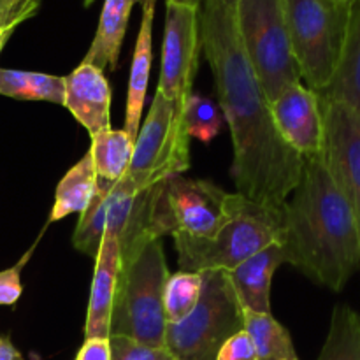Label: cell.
<instances>
[{
  "label": "cell",
  "mask_w": 360,
  "mask_h": 360,
  "mask_svg": "<svg viewBox=\"0 0 360 360\" xmlns=\"http://www.w3.org/2000/svg\"><path fill=\"white\" fill-rule=\"evenodd\" d=\"M185 104L169 101L158 91L155 94L134 143L132 162L127 171L144 186L157 185L190 167V136L183 120Z\"/></svg>",
  "instance_id": "10"
},
{
  "label": "cell",
  "mask_w": 360,
  "mask_h": 360,
  "mask_svg": "<svg viewBox=\"0 0 360 360\" xmlns=\"http://www.w3.org/2000/svg\"><path fill=\"white\" fill-rule=\"evenodd\" d=\"M169 274L160 239L146 243L120 269L111 336H125L146 347L165 348L164 290Z\"/></svg>",
  "instance_id": "5"
},
{
  "label": "cell",
  "mask_w": 360,
  "mask_h": 360,
  "mask_svg": "<svg viewBox=\"0 0 360 360\" xmlns=\"http://www.w3.org/2000/svg\"><path fill=\"white\" fill-rule=\"evenodd\" d=\"M217 360H259L253 340L245 329L229 338L218 352Z\"/></svg>",
  "instance_id": "29"
},
{
  "label": "cell",
  "mask_w": 360,
  "mask_h": 360,
  "mask_svg": "<svg viewBox=\"0 0 360 360\" xmlns=\"http://www.w3.org/2000/svg\"><path fill=\"white\" fill-rule=\"evenodd\" d=\"M283 210H271L241 193H229L227 220L213 238L172 236L179 267L192 273L232 271L271 243H283Z\"/></svg>",
  "instance_id": "4"
},
{
  "label": "cell",
  "mask_w": 360,
  "mask_h": 360,
  "mask_svg": "<svg viewBox=\"0 0 360 360\" xmlns=\"http://www.w3.org/2000/svg\"><path fill=\"white\" fill-rule=\"evenodd\" d=\"M271 118L281 139L302 158L323 151V115L320 97L302 83L290 84L269 102Z\"/></svg>",
  "instance_id": "13"
},
{
  "label": "cell",
  "mask_w": 360,
  "mask_h": 360,
  "mask_svg": "<svg viewBox=\"0 0 360 360\" xmlns=\"http://www.w3.org/2000/svg\"><path fill=\"white\" fill-rule=\"evenodd\" d=\"M90 157L98 179L116 181L129 171L134 155V139L122 130H104L91 136Z\"/></svg>",
  "instance_id": "22"
},
{
  "label": "cell",
  "mask_w": 360,
  "mask_h": 360,
  "mask_svg": "<svg viewBox=\"0 0 360 360\" xmlns=\"http://www.w3.org/2000/svg\"><path fill=\"white\" fill-rule=\"evenodd\" d=\"M0 360H21L20 352L11 343L9 338L0 336Z\"/></svg>",
  "instance_id": "32"
},
{
  "label": "cell",
  "mask_w": 360,
  "mask_h": 360,
  "mask_svg": "<svg viewBox=\"0 0 360 360\" xmlns=\"http://www.w3.org/2000/svg\"><path fill=\"white\" fill-rule=\"evenodd\" d=\"M41 0H0L2 27H18L37 13Z\"/></svg>",
  "instance_id": "30"
},
{
  "label": "cell",
  "mask_w": 360,
  "mask_h": 360,
  "mask_svg": "<svg viewBox=\"0 0 360 360\" xmlns=\"http://www.w3.org/2000/svg\"><path fill=\"white\" fill-rule=\"evenodd\" d=\"M172 360H176V359H172Z\"/></svg>",
  "instance_id": "41"
},
{
  "label": "cell",
  "mask_w": 360,
  "mask_h": 360,
  "mask_svg": "<svg viewBox=\"0 0 360 360\" xmlns=\"http://www.w3.org/2000/svg\"><path fill=\"white\" fill-rule=\"evenodd\" d=\"M63 105L90 136L111 129V86L104 70L81 62L65 77Z\"/></svg>",
  "instance_id": "14"
},
{
  "label": "cell",
  "mask_w": 360,
  "mask_h": 360,
  "mask_svg": "<svg viewBox=\"0 0 360 360\" xmlns=\"http://www.w3.org/2000/svg\"><path fill=\"white\" fill-rule=\"evenodd\" d=\"M245 330L253 340L259 360H299L292 336L271 313L243 309Z\"/></svg>",
  "instance_id": "23"
},
{
  "label": "cell",
  "mask_w": 360,
  "mask_h": 360,
  "mask_svg": "<svg viewBox=\"0 0 360 360\" xmlns=\"http://www.w3.org/2000/svg\"><path fill=\"white\" fill-rule=\"evenodd\" d=\"M14 30H16V27H2V28H0V51L4 49L6 42L9 41V37L13 35Z\"/></svg>",
  "instance_id": "33"
},
{
  "label": "cell",
  "mask_w": 360,
  "mask_h": 360,
  "mask_svg": "<svg viewBox=\"0 0 360 360\" xmlns=\"http://www.w3.org/2000/svg\"><path fill=\"white\" fill-rule=\"evenodd\" d=\"M167 4H179V6H188V7H197L200 9L204 0H165Z\"/></svg>",
  "instance_id": "34"
},
{
  "label": "cell",
  "mask_w": 360,
  "mask_h": 360,
  "mask_svg": "<svg viewBox=\"0 0 360 360\" xmlns=\"http://www.w3.org/2000/svg\"><path fill=\"white\" fill-rule=\"evenodd\" d=\"M200 274L202 290L195 309L181 322L165 326V348L176 360H217L225 341L245 329L241 302L227 271Z\"/></svg>",
  "instance_id": "7"
},
{
  "label": "cell",
  "mask_w": 360,
  "mask_h": 360,
  "mask_svg": "<svg viewBox=\"0 0 360 360\" xmlns=\"http://www.w3.org/2000/svg\"><path fill=\"white\" fill-rule=\"evenodd\" d=\"M341 2H348V4H350V2H354V0H341Z\"/></svg>",
  "instance_id": "40"
},
{
  "label": "cell",
  "mask_w": 360,
  "mask_h": 360,
  "mask_svg": "<svg viewBox=\"0 0 360 360\" xmlns=\"http://www.w3.org/2000/svg\"><path fill=\"white\" fill-rule=\"evenodd\" d=\"M320 97L341 102L360 115V0L350 2L347 37L336 74Z\"/></svg>",
  "instance_id": "18"
},
{
  "label": "cell",
  "mask_w": 360,
  "mask_h": 360,
  "mask_svg": "<svg viewBox=\"0 0 360 360\" xmlns=\"http://www.w3.org/2000/svg\"><path fill=\"white\" fill-rule=\"evenodd\" d=\"M153 18L155 7H144L136 48H134L132 65H130L125 132L132 137L134 143H136V137L141 129V115H143L144 98H146L148 90V77H150L151 60H153Z\"/></svg>",
  "instance_id": "17"
},
{
  "label": "cell",
  "mask_w": 360,
  "mask_h": 360,
  "mask_svg": "<svg viewBox=\"0 0 360 360\" xmlns=\"http://www.w3.org/2000/svg\"><path fill=\"white\" fill-rule=\"evenodd\" d=\"M30 360H41V359H39L35 354H32V355H30Z\"/></svg>",
  "instance_id": "37"
},
{
  "label": "cell",
  "mask_w": 360,
  "mask_h": 360,
  "mask_svg": "<svg viewBox=\"0 0 360 360\" xmlns=\"http://www.w3.org/2000/svg\"><path fill=\"white\" fill-rule=\"evenodd\" d=\"M283 11L302 81L315 91L326 90L343 53L350 4L341 0H283Z\"/></svg>",
  "instance_id": "6"
},
{
  "label": "cell",
  "mask_w": 360,
  "mask_h": 360,
  "mask_svg": "<svg viewBox=\"0 0 360 360\" xmlns=\"http://www.w3.org/2000/svg\"><path fill=\"white\" fill-rule=\"evenodd\" d=\"M285 202V262L315 283L343 290L360 269V229L323 155L302 160L301 178Z\"/></svg>",
  "instance_id": "2"
},
{
  "label": "cell",
  "mask_w": 360,
  "mask_h": 360,
  "mask_svg": "<svg viewBox=\"0 0 360 360\" xmlns=\"http://www.w3.org/2000/svg\"><path fill=\"white\" fill-rule=\"evenodd\" d=\"M285 262L283 243L267 245L232 271H227L243 309L271 313V283L278 267Z\"/></svg>",
  "instance_id": "16"
},
{
  "label": "cell",
  "mask_w": 360,
  "mask_h": 360,
  "mask_svg": "<svg viewBox=\"0 0 360 360\" xmlns=\"http://www.w3.org/2000/svg\"><path fill=\"white\" fill-rule=\"evenodd\" d=\"M30 255V253H28ZM28 255L23 257L18 264H14L9 269L0 271V306H14L20 301L23 294V285H21V269L27 264Z\"/></svg>",
  "instance_id": "28"
},
{
  "label": "cell",
  "mask_w": 360,
  "mask_h": 360,
  "mask_svg": "<svg viewBox=\"0 0 360 360\" xmlns=\"http://www.w3.org/2000/svg\"><path fill=\"white\" fill-rule=\"evenodd\" d=\"M97 185V171H95L90 153H86L60 179L49 221H58L72 213H84L94 199Z\"/></svg>",
  "instance_id": "20"
},
{
  "label": "cell",
  "mask_w": 360,
  "mask_h": 360,
  "mask_svg": "<svg viewBox=\"0 0 360 360\" xmlns=\"http://www.w3.org/2000/svg\"><path fill=\"white\" fill-rule=\"evenodd\" d=\"M136 2H139L141 6H143V9H144V7H155V6H157V0H136Z\"/></svg>",
  "instance_id": "35"
},
{
  "label": "cell",
  "mask_w": 360,
  "mask_h": 360,
  "mask_svg": "<svg viewBox=\"0 0 360 360\" xmlns=\"http://www.w3.org/2000/svg\"><path fill=\"white\" fill-rule=\"evenodd\" d=\"M0 28H2V11H0Z\"/></svg>",
  "instance_id": "39"
},
{
  "label": "cell",
  "mask_w": 360,
  "mask_h": 360,
  "mask_svg": "<svg viewBox=\"0 0 360 360\" xmlns=\"http://www.w3.org/2000/svg\"><path fill=\"white\" fill-rule=\"evenodd\" d=\"M319 360H360V315L347 304H338Z\"/></svg>",
  "instance_id": "24"
},
{
  "label": "cell",
  "mask_w": 360,
  "mask_h": 360,
  "mask_svg": "<svg viewBox=\"0 0 360 360\" xmlns=\"http://www.w3.org/2000/svg\"><path fill=\"white\" fill-rule=\"evenodd\" d=\"M120 269H122V259H120L118 241L115 236H105L95 255L84 340L111 336V313Z\"/></svg>",
  "instance_id": "15"
},
{
  "label": "cell",
  "mask_w": 360,
  "mask_h": 360,
  "mask_svg": "<svg viewBox=\"0 0 360 360\" xmlns=\"http://www.w3.org/2000/svg\"><path fill=\"white\" fill-rule=\"evenodd\" d=\"M157 185L144 186L127 172L116 181L98 179L90 206L79 214L72 236L74 248L95 259L102 239L115 236L122 267L129 264L146 243L157 239L151 229Z\"/></svg>",
  "instance_id": "3"
},
{
  "label": "cell",
  "mask_w": 360,
  "mask_h": 360,
  "mask_svg": "<svg viewBox=\"0 0 360 360\" xmlns=\"http://www.w3.org/2000/svg\"><path fill=\"white\" fill-rule=\"evenodd\" d=\"M238 27L267 102L302 83L285 21L283 0H238Z\"/></svg>",
  "instance_id": "8"
},
{
  "label": "cell",
  "mask_w": 360,
  "mask_h": 360,
  "mask_svg": "<svg viewBox=\"0 0 360 360\" xmlns=\"http://www.w3.org/2000/svg\"><path fill=\"white\" fill-rule=\"evenodd\" d=\"M0 95L16 101H44L63 105L65 77L30 70L0 69Z\"/></svg>",
  "instance_id": "21"
},
{
  "label": "cell",
  "mask_w": 360,
  "mask_h": 360,
  "mask_svg": "<svg viewBox=\"0 0 360 360\" xmlns=\"http://www.w3.org/2000/svg\"><path fill=\"white\" fill-rule=\"evenodd\" d=\"M136 0H104L101 21L83 62L101 70H115L118 65L122 42L125 37L129 18Z\"/></svg>",
  "instance_id": "19"
},
{
  "label": "cell",
  "mask_w": 360,
  "mask_h": 360,
  "mask_svg": "<svg viewBox=\"0 0 360 360\" xmlns=\"http://www.w3.org/2000/svg\"><path fill=\"white\" fill-rule=\"evenodd\" d=\"M320 105L323 115V160L350 202L360 229V115L330 98L320 97Z\"/></svg>",
  "instance_id": "12"
},
{
  "label": "cell",
  "mask_w": 360,
  "mask_h": 360,
  "mask_svg": "<svg viewBox=\"0 0 360 360\" xmlns=\"http://www.w3.org/2000/svg\"><path fill=\"white\" fill-rule=\"evenodd\" d=\"M229 192L206 179L169 176L157 185L151 214L153 236L210 239L227 220Z\"/></svg>",
  "instance_id": "9"
},
{
  "label": "cell",
  "mask_w": 360,
  "mask_h": 360,
  "mask_svg": "<svg viewBox=\"0 0 360 360\" xmlns=\"http://www.w3.org/2000/svg\"><path fill=\"white\" fill-rule=\"evenodd\" d=\"M183 120H185L186 132L190 137L210 143L220 134L225 123V116L220 105L211 101L210 97L192 94L186 101L183 109Z\"/></svg>",
  "instance_id": "26"
},
{
  "label": "cell",
  "mask_w": 360,
  "mask_h": 360,
  "mask_svg": "<svg viewBox=\"0 0 360 360\" xmlns=\"http://www.w3.org/2000/svg\"><path fill=\"white\" fill-rule=\"evenodd\" d=\"M164 42H162L158 94L169 101L185 104L192 95L193 77L199 69L200 9L167 4Z\"/></svg>",
  "instance_id": "11"
},
{
  "label": "cell",
  "mask_w": 360,
  "mask_h": 360,
  "mask_svg": "<svg viewBox=\"0 0 360 360\" xmlns=\"http://www.w3.org/2000/svg\"><path fill=\"white\" fill-rule=\"evenodd\" d=\"M202 290V274L179 271L169 274L164 290L165 322L178 323L195 309Z\"/></svg>",
  "instance_id": "25"
},
{
  "label": "cell",
  "mask_w": 360,
  "mask_h": 360,
  "mask_svg": "<svg viewBox=\"0 0 360 360\" xmlns=\"http://www.w3.org/2000/svg\"><path fill=\"white\" fill-rule=\"evenodd\" d=\"M76 360H111L109 338H91V340H84L83 347L77 352Z\"/></svg>",
  "instance_id": "31"
},
{
  "label": "cell",
  "mask_w": 360,
  "mask_h": 360,
  "mask_svg": "<svg viewBox=\"0 0 360 360\" xmlns=\"http://www.w3.org/2000/svg\"><path fill=\"white\" fill-rule=\"evenodd\" d=\"M221 2H227V4H236L238 0H221Z\"/></svg>",
  "instance_id": "38"
},
{
  "label": "cell",
  "mask_w": 360,
  "mask_h": 360,
  "mask_svg": "<svg viewBox=\"0 0 360 360\" xmlns=\"http://www.w3.org/2000/svg\"><path fill=\"white\" fill-rule=\"evenodd\" d=\"M200 44L231 127L238 193L271 210H283L301 178L304 158L274 129L269 102L243 46L236 4L204 0Z\"/></svg>",
  "instance_id": "1"
},
{
  "label": "cell",
  "mask_w": 360,
  "mask_h": 360,
  "mask_svg": "<svg viewBox=\"0 0 360 360\" xmlns=\"http://www.w3.org/2000/svg\"><path fill=\"white\" fill-rule=\"evenodd\" d=\"M111 360H172L167 348L146 347L125 336H109Z\"/></svg>",
  "instance_id": "27"
},
{
  "label": "cell",
  "mask_w": 360,
  "mask_h": 360,
  "mask_svg": "<svg viewBox=\"0 0 360 360\" xmlns=\"http://www.w3.org/2000/svg\"><path fill=\"white\" fill-rule=\"evenodd\" d=\"M91 4H94V0H84V6H91Z\"/></svg>",
  "instance_id": "36"
}]
</instances>
